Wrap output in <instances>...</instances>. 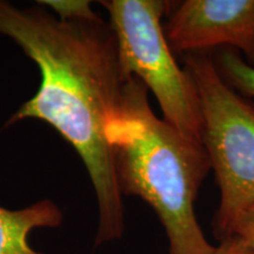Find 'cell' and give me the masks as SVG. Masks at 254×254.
Returning a JSON list of instances; mask_svg holds the SVG:
<instances>
[{"mask_svg": "<svg viewBox=\"0 0 254 254\" xmlns=\"http://www.w3.org/2000/svg\"><path fill=\"white\" fill-rule=\"evenodd\" d=\"M0 34L33 60L41 81L36 95L7 122L43 120L74 148L86 167L99 211L95 246L122 239L124 195L106 129L118 110L124 77L112 27L99 14L60 19L39 6L0 0Z\"/></svg>", "mask_w": 254, "mask_h": 254, "instance_id": "cell-1", "label": "cell"}, {"mask_svg": "<svg viewBox=\"0 0 254 254\" xmlns=\"http://www.w3.org/2000/svg\"><path fill=\"white\" fill-rule=\"evenodd\" d=\"M123 195L153 209L168 241V254H212L194 202L211 171L205 147L159 118L148 90L135 77L124 85L118 110L106 129Z\"/></svg>", "mask_w": 254, "mask_h": 254, "instance_id": "cell-2", "label": "cell"}, {"mask_svg": "<svg viewBox=\"0 0 254 254\" xmlns=\"http://www.w3.org/2000/svg\"><path fill=\"white\" fill-rule=\"evenodd\" d=\"M201 105V144L214 172L220 201L214 233L233 236L237 222L254 206V107L222 78L207 53L184 56Z\"/></svg>", "mask_w": 254, "mask_h": 254, "instance_id": "cell-3", "label": "cell"}, {"mask_svg": "<svg viewBox=\"0 0 254 254\" xmlns=\"http://www.w3.org/2000/svg\"><path fill=\"white\" fill-rule=\"evenodd\" d=\"M116 36L124 77H135L157 99L163 119L201 142V105L194 81L182 68L166 39L164 0H104Z\"/></svg>", "mask_w": 254, "mask_h": 254, "instance_id": "cell-4", "label": "cell"}, {"mask_svg": "<svg viewBox=\"0 0 254 254\" xmlns=\"http://www.w3.org/2000/svg\"><path fill=\"white\" fill-rule=\"evenodd\" d=\"M165 17V36L174 55L225 47L254 67V0L168 1Z\"/></svg>", "mask_w": 254, "mask_h": 254, "instance_id": "cell-5", "label": "cell"}, {"mask_svg": "<svg viewBox=\"0 0 254 254\" xmlns=\"http://www.w3.org/2000/svg\"><path fill=\"white\" fill-rule=\"evenodd\" d=\"M63 219L62 209L51 200L20 209L0 206V254H43L30 245V234L38 228L58 227Z\"/></svg>", "mask_w": 254, "mask_h": 254, "instance_id": "cell-6", "label": "cell"}, {"mask_svg": "<svg viewBox=\"0 0 254 254\" xmlns=\"http://www.w3.org/2000/svg\"><path fill=\"white\" fill-rule=\"evenodd\" d=\"M215 65L227 81V84L241 92L254 98V67L245 63L237 52L232 50H222L214 59Z\"/></svg>", "mask_w": 254, "mask_h": 254, "instance_id": "cell-7", "label": "cell"}, {"mask_svg": "<svg viewBox=\"0 0 254 254\" xmlns=\"http://www.w3.org/2000/svg\"><path fill=\"white\" fill-rule=\"evenodd\" d=\"M52 8L53 14L60 19H71L91 14V1H39Z\"/></svg>", "mask_w": 254, "mask_h": 254, "instance_id": "cell-8", "label": "cell"}, {"mask_svg": "<svg viewBox=\"0 0 254 254\" xmlns=\"http://www.w3.org/2000/svg\"><path fill=\"white\" fill-rule=\"evenodd\" d=\"M233 236L239 238L251 250L254 251V206L247 209L237 222Z\"/></svg>", "mask_w": 254, "mask_h": 254, "instance_id": "cell-9", "label": "cell"}, {"mask_svg": "<svg viewBox=\"0 0 254 254\" xmlns=\"http://www.w3.org/2000/svg\"><path fill=\"white\" fill-rule=\"evenodd\" d=\"M212 254H254V251L251 250L243 240L236 236H232L227 239L221 240Z\"/></svg>", "mask_w": 254, "mask_h": 254, "instance_id": "cell-10", "label": "cell"}]
</instances>
